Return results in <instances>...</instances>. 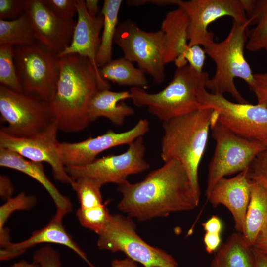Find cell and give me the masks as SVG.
<instances>
[{
  "mask_svg": "<svg viewBox=\"0 0 267 267\" xmlns=\"http://www.w3.org/2000/svg\"><path fill=\"white\" fill-rule=\"evenodd\" d=\"M99 71L104 80L119 86L138 87L145 89L148 87L149 82L145 73L124 57L111 60L100 68Z\"/></svg>",
  "mask_w": 267,
  "mask_h": 267,
  "instance_id": "obj_26",
  "label": "cell"
},
{
  "mask_svg": "<svg viewBox=\"0 0 267 267\" xmlns=\"http://www.w3.org/2000/svg\"><path fill=\"white\" fill-rule=\"evenodd\" d=\"M209 78L205 71L198 72L188 64L177 68L168 85L157 93L132 87L130 92L134 105L146 107L162 122L200 109L198 93Z\"/></svg>",
  "mask_w": 267,
  "mask_h": 267,
  "instance_id": "obj_5",
  "label": "cell"
},
{
  "mask_svg": "<svg viewBox=\"0 0 267 267\" xmlns=\"http://www.w3.org/2000/svg\"><path fill=\"white\" fill-rule=\"evenodd\" d=\"M14 188L10 178L5 175L0 176V196L3 200L12 197Z\"/></svg>",
  "mask_w": 267,
  "mask_h": 267,
  "instance_id": "obj_40",
  "label": "cell"
},
{
  "mask_svg": "<svg viewBox=\"0 0 267 267\" xmlns=\"http://www.w3.org/2000/svg\"><path fill=\"white\" fill-rule=\"evenodd\" d=\"M25 12L31 20L37 41L57 55L69 46L75 21L59 17L45 0H26Z\"/></svg>",
  "mask_w": 267,
  "mask_h": 267,
  "instance_id": "obj_16",
  "label": "cell"
},
{
  "mask_svg": "<svg viewBox=\"0 0 267 267\" xmlns=\"http://www.w3.org/2000/svg\"><path fill=\"white\" fill-rule=\"evenodd\" d=\"M145 147L143 136L129 145L126 151L119 155H110L95 159L88 164L67 166L66 170L72 178H91L102 186L108 183L120 185L128 176L147 170L150 164L145 160Z\"/></svg>",
  "mask_w": 267,
  "mask_h": 267,
  "instance_id": "obj_12",
  "label": "cell"
},
{
  "mask_svg": "<svg viewBox=\"0 0 267 267\" xmlns=\"http://www.w3.org/2000/svg\"><path fill=\"white\" fill-rule=\"evenodd\" d=\"M111 267H138L136 262L127 258L124 259H114L111 263Z\"/></svg>",
  "mask_w": 267,
  "mask_h": 267,
  "instance_id": "obj_45",
  "label": "cell"
},
{
  "mask_svg": "<svg viewBox=\"0 0 267 267\" xmlns=\"http://www.w3.org/2000/svg\"><path fill=\"white\" fill-rule=\"evenodd\" d=\"M14 58V46L10 44L0 45V85L15 92L23 93L17 77Z\"/></svg>",
  "mask_w": 267,
  "mask_h": 267,
  "instance_id": "obj_29",
  "label": "cell"
},
{
  "mask_svg": "<svg viewBox=\"0 0 267 267\" xmlns=\"http://www.w3.org/2000/svg\"><path fill=\"white\" fill-rule=\"evenodd\" d=\"M33 262L41 267H61L59 253L49 246H45L36 251L33 255Z\"/></svg>",
  "mask_w": 267,
  "mask_h": 267,
  "instance_id": "obj_34",
  "label": "cell"
},
{
  "mask_svg": "<svg viewBox=\"0 0 267 267\" xmlns=\"http://www.w3.org/2000/svg\"><path fill=\"white\" fill-rule=\"evenodd\" d=\"M267 222V187L259 181L251 180L250 198L242 233L250 246L253 247L258 233Z\"/></svg>",
  "mask_w": 267,
  "mask_h": 267,
  "instance_id": "obj_23",
  "label": "cell"
},
{
  "mask_svg": "<svg viewBox=\"0 0 267 267\" xmlns=\"http://www.w3.org/2000/svg\"><path fill=\"white\" fill-rule=\"evenodd\" d=\"M97 235L99 249L122 252L144 267H179L172 255L145 242L137 233L132 218L127 215L111 214L106 226Z\"/></svg>",
  "mask_w": 267,
  "mask_h": 267,
  "instance_id": "obj_6",
  "label": "cell"
},
{
  "mask_svg": "<svg viewBox=\"0 0 267 267\" xmlns=\"http://www.w3.org/2000/svg\"><path fill=\"white\" fill-rule=\"evenodd\" d=\"M118 209L131 218L145 221L170 213L192 210L196 200L186 172L176 160L165 162L137 183L118 185Z\"/></svg>",
  "mask_w": 267,
  "mask_h": 267,
  "instance_id": "obj_1",
  "label": "cell"
},
{
  "mask_svg": "<svg viewBox=\"0 0 267 267\" xmlns=\"http://www.w3.org/2000/svg\"><path fill=\"white\" fill-rule=\"evenodd\" d=\"M0 166L19 171L41 184L51 197L56 208L54 215L63 219L73 208L70 200L63 195L48 179L42 163L27 160L18 154L0 147Z\"/></svg>",
  "mask_w": 267,
  "mask_h": 267,
  "instance_id": "obj_20",
  "label": "cell"
},
{
  "mask_svg": "<svg viewBox=\"0 0 267 267\" xmlns=\"http://www.w3.org/2000/svg\"><path fill=\"white\" fill-rule=\"evenodd\" d=\"M110 85L97 73L88 58L78 54L59 58V75L55 93L49 107L60 131L75 133L86 129L90 102L99 91Z\"/></svg>",
  "mask_w": 267,
  "mask_h": 267,
  "instance_id": "obj_2",
  "label": "cell"
},
{
  "mask_svg": "<svg viewBox=\"0 0 267 267\" xmlns=\"http://www.w3.org/2000/svg\"><path fill=\"white\" fill-rule=\"evenodd\" d=\"M266 147V161H267V141L264 143Z\"/></svg>",
  "mask_w": 267,
  "mask_h": 267,
  "instance_id": "obj_48",
  "label": "cell"
},
{
  "mask_svg": "<svg viewBox=\"0 0 267 267\" xmlns=\"http://www.w3.org/2000/svg\"><path fill=\"white\" fill-rule=\"evenodd\" d=\"M76 6L78 20L71 42L58 56L60 58L76 54L86 57L90 60L101 76L96 59L100 45L103 16L100 12L96 17L90 16L87 11L85 0H76Z\"/></svg>",
  "mask_w": 267,
  "mask_h": 267,
  "instance_id": "obj_18",
  "label": "cell"
},
{
  "mask_svg": "<svg viewBox=\"0 0 267 267\" xmlns=\"http://www.w3.org/2000/svg\"><path fill=\"white\" fill-rule=\"evenodd\" d=\"M146 3L153 4L159 6H166L170 5L178 6L180 0H146Z\"/></svg>",
  "mask_w": 267,
  "mask_h": 267,
  "instance_id": "obj_46",
  "label": "cell"
},
{
  "mask_svg": "<svg viewBox=\"0 0 267 267\" xmlns=\"http://www.w3.org/2000/svg\"><path fill=\"white\" fill-rule=\"evenodd\" d=\"M11 267H41L40 266L34 262L29 263L25 260H21L14 263Z\"/></svg>",
  "mask_w": 267,
  "mask_h": 267,
  "instance_id": "obj_47",
  "label": "cell"
},
{
  "mask_svg": "<svg viewBox=\"0 0 267 267\" xmlns=\"http://www.w3.org/2000/svg\"><path fill=\"white\" fill-rule=\"evenodd\" d=\"M221 234L206 232L204 235L203 242L205 250L208 254L216 252L221 245Z\"/></svg>",
  "mask_w": 267,
  "mask_h": 267,
  "instance_id": "obj_38",
  "label": "cell"
},
{
  "mask_svg": "<svg viewBox=\"0 0 267 267\" xmlns=\"http://www.w3.org/2000/svg\"><path fill=\"white\" fill-rule=\"evenodd\" d=\"M253 247L267 255V222L258 233Z\"/></svg>",
  "mask_w": 267,
  "mask_h": 267,
  "instance_id": "obj_42",
  "label": "cell"
},
{
  "mask_svg": "<svg viewBox=\"0 0 267 267\" xmlns=\"http://www.w3.org/2000/svg\"><path fill=\"white\" fill-rule=\"evenodd\" d=\"M36 198L33 195L21 192L16 196L11 197L0 207V237L9 234V229L4 227L5 223L11 215L18 210H29L36 204Z\"/></svg>",
  "mask_w": 267,
  "mask_h": 267,
  "instance_id": "obj_32",
  "label": "cell"
},
{
  "mask_svg": "<svg viewBox=\"0 0 267 267\" xmlns=\"http://www.w3.org/2000/svg\"><path fill=\"white\" fill-rule=\"evenodd\" d=\"M189 18L188 45L203 47L214 41L213 33L208 27L213 22L224 16L245 23L248 21L241 0H180L178 6Z\"/></svg>",
  "mask_w": 267,
  "mask_h": 267,
  "instance_id": "obj_14",
  "label": "cell"
},
{
  "mask_svg": "<svg viewBox=\"0 0 267 267\" xmlns=\"http://www.w3.org/2000/svg\"><path fill=\"white\" fill-rule=\"evenodd\" d=\"M250 178L254 181L261 182L267 187V166L265 163L256 165L253 169Z\"/></svg>",
  "mask_w": 267,
  "mask_h": 267,
  "instance_id": "obj_39",
  "label": "cell"
},
{
  "mask_svg": "<svg viewBox=\"0 0 267 267\" xmlns=\"http://www.w3.org/2000/svg\"><path fill=\"white\" fill-rule=\"evenodd\" d=\"M201 108L213 110L212 120L243 138L265 142L267 141V108L260 104L232 102L223 95L214 94L206 88L198 93Z\"/></svg>",
  "mask_w": 267,
  "mask_h": 267,
  "instance_id": "obj_10",
  "label": "cell"
},
{
  "mask_svg": "<svg viewBox=\"0 0 267 267\" xmlns=\"http://www.w3.org/2000/svg\"><path fill=\"white\" fill-rule=\"evenodd\" d=\"M0 121L7 124L0 130L18 137L35 136L55 121L48 102L34 95L15 92L0 86Z\"/></svg>",
  "mask_w": 267,
  "mask_h": 267,
  "instance_id": "obj_9",
  "label": "cell"
},
{
  "mask_svg": "<svg viewBox=\"0 0 267 267\" xmlns=\"http://www.w3.org/2000/svg\"><path fill=\"white\" fill-rule=\"evenodd\" d=\"M188 17L181 8L166 14L160 29L164 34L165 64L174 62L188 46Z\"/></svg>",
  "mask_w": 267,
  "mask_h": 267,
  "instance_id": "obj_21",
  "label": "cell"
},
{
  "mask_svg": "<svg viewBox=\"0 0 267 267\" xmlns=\"http://www.w3.org/2000/svg\"><path fill=\"white\" fill-rule=\"evenodd\" d=\"M202 225L206 232L217 233L221 234L222 229V223L221 219L217 216L213 215Z\"/></svg>",
  "mask_w": 267,
  "mask_h": 267,
  "instance_id": "obj_41",
  "label": "cell"
},
{
  "mask_svg": "<svg viewBox=\"0 0 267 267\" xmlns=\"http://www.w3.org/2000/svg\"><path fill=\"white\" fill-rule=\"evenodd\" d=\"M36 41L31 20L25 13L14 20L0 19V45H28Z\"/></svg>",
  "mask_w": 267,
  "mask_h": 267,
  "instance_id": "obj_28",
  "label": "cell"
},
{
  "mask_svg": "<svg viewBox=\"0 0 267 267\" xmlns=\"http://www.w3.org/2000/svg\"><path fill=\"white\" fill-rule=\"evenodd\" d=\"M111 214L105 205L88 209L79 207L76 216L81 225L98 234L108 222Z\"/></svg>",
  "mask_w": 267,
  "mask_h": 267,
  "instance_id": "obj_31",
  "label": "cell"
},
{
  "mask_svg": "<svg viewBox=\"0 0 267 267\" xmlns=\"http://www.w3.org/2000/svg\"><path fill=\"white\" fill-rule=\"evenodd\" d=\"M250 26L245 48L251 52L267 50V0H241Z\"/></svg>",
  "mask_w": 267,
  "mask_h": 267,
  "instance_id": "obj_25",
  "label": "cell"
},
{
  "mask_svg": "<svg viewBox=\"0 0 267 267\" xmlns=\"http://www.w3.org/2000/svg\"><path fill=\"white\" fill-rule=\"evenodd\" d=\"M266 52H267V50L266 51Z\"/></svg>",
  "mask_w": 267,
  "mask_h": 267,
  "instance_id": "obj_49",
  "label": "cell"
},
{
  "mask_svg": "<svg viewBox=\"0 0 267 267\" xmlns=\"http://www.w3.org/2000/svg\"><path fill=\"white\" fill-rule=\"evenodd\" d=\"M62 219L54 215L46 225L33 232L27 239L17 243L11 242L4 248L0 249V261H7L25 253L29 248L39 244L54 243L67 247L89 267H96L66 231L62 224Z\"/></svg>",
  "mask_w": 267,
  "mask_h": 267,
  "instance_id": "obj_19",
  "label": "cell"
},
{
  "mask_svg": "<svg viewBox=\"0 0 267 267\" xmlns=\"http://www.w3.org/2000/svg\"><path fill=\"white\" fill-rule=\"evenodd\" d=\"M248 170L232 178L220 179L207 198L213 207L222 204L230 211L236 232L241 233L250 198L251 180L249 178Z\"/></svg>",
  "mask_w": 267,
  "mask_h": 267,
  "instance_id": "obj_17",
  "label": "cell"
},
{
  "mask_svg": "<svg viewBox=\"0 0 267 267\" xmlns=\"http://www.w3.org/2000/svg\"><path fill=\"white\" fill-rule=\"evenodd\" d=\"M255 83L252 90L258 104L267 108V72L254 74Z\"/></svg>",
  "mask_w": 267,
  "mask_h": 267,
  "instance_id": "obj_37",
  "label": "cell"
},
{
  "mask_svg": "<svg viewBox=\"0 0 267 267\" xmlns=\"http://www.w3.org/2000/svg\"><path fill=\"white\" fill-rule=\"evenodd\" d=\"M253 247L243 234L234 232L221 244L211 260L210 267H253Z\"/></svg>",
  "mask_w": 267,
  "mask_h": 267,
  "instance_id": "obj_24",
  "label": "cell"
},
{
  "mask_svg": "<svg viewBox=\"0 0 267 267\" xmlns=\"http://www.w3.org/2000/svg\"><path fill=\"white\" fill-rule=\"evenodd\" d=\"M114 43L122 49L124 58L136 63L155 83L164 81V34L161 29L146 32L133 20L127 19L118 24Z\"/></svg>",
  "mask_w": 267,
  "mask_h": 267,
  "instance_id": "obj_11",
  "label": "cell"
},
{
  "mask_svg": "<svg viewBox=\"0 0 267 267\" xmlns=\"http://www.w3.org/2000/svg\"><path fill=\"white\" fill-rule=\"evenodd\" d=\"M206 52L199 45L189 46L184 52L174 61L177 68L188 64L194 70L202 72L206 59Z\"/></svg>",
  "mask_w": 267,
  "mask_h": 267,
  "instance_id": "obj_33",
  "label": "cell"
},
{
  "mask_svg": "<svg viewBox=\"0 0 267 267\" xmlns=\"http://www.w3.org/2000/svg\"><path fill=\"white\" fill-rule=\"evenodd\" d=\"M47 3L59 17L72 21L77 12L76 0H45Z\"/></svg>",
  "mask_w": 267,
  "mask_h": 267,
  "instance_id": "obj_36",
  "label": "cell"
},
{
  "mask_svg": "<svg viewBox=\"0 0 267 267\" xmlns=\"http://www.w3.org/2000/svg\"><path fill=\"white\" fill-rule=\"evenodd\" d=\"M98 0H86L85 5L89 14L93 17H96L99 11Z\"/></svg>",
  "mask_w": 267,
  "mask_h": 267,
  "instance_id": "obj_44",
  "label": "cell"
},
{
  "mask_svg": "<svg viewBox=\"0 0 267 267\" xmlns=\"http://www.w3.org/2000/svg\"><path fill=\"white\" fill-rule=\"evenodd\" d=\"M250 26L233 20L227 36L222 41L210 42L203 47L207 55L214 62L216 71L205 84L206 89L214 94H230L239 103H248L238 91L234 79H242L251 89L255 80L250 65L244 55L247 41V30Z\"/></svg>",
  "mask_w": 267,
  "mask_h": 267,
  "instance_id": "obj_4",
  "label": "cell"
},
{
  "mask_svg": "<svg viewBox=\"0 0 267 267\" xmlns=\"http://www.w3.org/2000/svg\"><path fill=\"white\" fill-rule=\"evenodd\" d=\"M57 125L54 122L41 133L29 137H15L0 130V147L14 152L30 161L48 164L54 178L71 184L72 178L67 173L57 139Z\"/></svg>",
  "mask_w": 267,
  "mask_h": 267,
  "instance_id": "obj_13",
  "label": "cell"
},
{
  "mask_svg": "<svg viewBox=\"0 0 267 267\" xmlns=\"http://www.w3.org/2000/svg\"><path fill=\"white\" fill-rule=\"evenodd\" d=\"M149 130L148 121L141 119L133 128L125 132L117 133L108 130L101 135L89 137L80 142L60 143L61 155L65 166L85 165L94 161L98 155L106 150L130 145Z\"/></svg>",
  "mask_w": 267,
  "mask_h": 267,
  "instance_id": "obj_15",
  "label": "cell"
},
{
  "mask_svg": "<svg viewBox=\"0 0 267 267\" xmlns=\"http://www.w3.org/2000/svg\"><path fill=\"white\" fill-rule=\"evenodd\" d=\"M59 57L38 42L14 47V64L24 93L49 102L57 88Z\"/></svg>",
  "mask_w": 267,
  "mask_h": 267,
  "instance_id": "obj_8",
  "label": "cell"
},
{
  "mask_svg": "<svg viewBox=\"0 0 267 267\" xmlns=\"http://www.w3.org/2000/svg\"><path fill=\"white\" fill-rule=\"evenodd\" d=\"M132 99L129 91L115 92L109 89L98 91L91 99L89 109L90 122L99 117H105L117 126L123 124L125 118L134 113V109L123 101Z\"/></svg>",
  "mask_w": 267,
  "mask_h": 267,
  "instance_id": "obj_22",
  "label": "cell"
},
{
  "mask_svg": "<svg viewBox=\"0 0 267 267\" xmlns=\"http://www.w3.org/2000/svg\"><path fill=\"white\" fill-rule=\"evenodd\" d=\"M253 267H267V255L253 247Z\"/></svg>",
  "mask_w": 267,
  "mask_h": 267,
  "instance_id": "obj_43",
  "label": "cell"
},
{
  "mask_svg": "<svg viewBox=\"0 0 267 267\" xmlns=\"http://www.w3.org/2000/svg\"><path fill=\"white\" fill-rule=\"evenodd\" d=\"M213 110L201 108L162 122L161 157L179 162L187 173L197 202L200 198L198 169L204 154Z\"/></svg>",
  "mask_w": 267,
  "mask_h": 267,
  "instance_id": "obj_3",
  "label": "cell"
},
{
  "mask_svg": "<svg viewBox=\"0 0 267 267\" xmlns=\"http://www.w3.org/2000/svg\"><path fill=\"white\" fill-rule=\"evenodd\" d=\"M70 185L76 193L80 208L88 209L103 204L101 192L102 185L95 180L81 178L73 179Z\"/></svg>",
  "mask_w": 267,
  "mask_h": 267,
  "instance_id": "obj_30",
  "label": "cell"
},
{
  "mask_svg": "<svg viewBox=\"0 0 267 267\" xmlns=\"http://www.w3.org/2000/svg\"><path fill=\"white\" fill-rule=\"evenodd\" d=\"M123 1L104 0L100 13L103 16V24L100 47L96 56L99 68L112 60V45L118 25V15Z\"/></svg>",
  "mask_w": 267,
  "mask_h": 267,
  "instance_id": "obj_27",
  "label": "cell"
},
{
  "mask_svg": "<svg viewBox=\"0 0 267 267\" xmlns=\"http://www.w3.org/2000/svg\"><path fill=\"white\" fill-rule=\"evenodd\" d=\"M210 130L216 146L208 166L206 198L220 179L248 170L254 159L266 150L263 142L240 137L217 121L212 120Z\"/></svg>",
  "mask_w": 267,
  "mask_h": 267,
  "instance_id": "obj_7",
  "label": "cell"
},
{
  "mask_svg": "<svg viewBox=\"0 0 267 267\" xmlns=\"http://www.w3.org/2000/svg\"><path fill=\"white\" fill-rule=\"evenodd\" d=\"M26 0H0V19L11 20L25 13Z\"/></svg>",
  "mask_w": 267,
  "mask_h": 267,
  "instance_id": "obj_35",
  "label": "cell"
}]
</instances>
